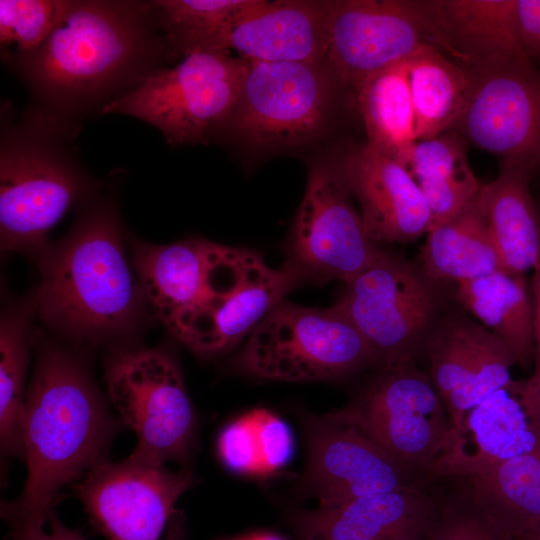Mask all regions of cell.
<instances>
[{
  "label": "cell",
  "mask_w": 540,
  "mask_h": 540,
  "mask_svg": "<svg viewBox=\"0 0 540 540\" xmlns=\"http://www.w3.org/2000/svg\"><path fill=\"white\" fill-rule=\"evenodd\" d=\"M157 24L151 2L69 1L49 36L17 64L53 111L74 112L156 70L167 46Z\"/></svg>",
  "instance_id": "obj_1"
},
{
  "label": "cell",
  "mask_w": 540,
  "mask_h": 540,
  "mask_svg": "<svg viewBox=\"0 0 540 540\" xmlns=\"http://www.w3.org/2000/svg\"><path fill=\"white\" fill-rule=\"evenodd\" d=\"M109 433L104 406L82 365L64 350H43L23 411L25 486L2 510L11 532L43 528L60 489L104 460Z\"/></svg>",
  "instance_id": "obj_2"
},
{
  "label": "cell",
  "mask_w": 540,
  "mask_h": 540,
  "mask_svg": "<svg viewBox=\"0 0 540 540\" xmlns=\"http://www.w3.org/2000/svg\"><path fill=\"white\" fill-rule=\"evenodd\" d=\"M35 305L39 316L67 336L99 341L124 335L146 298L124 255L114 212H89L41 260Z\"/></svg>",
  "instance_id": "obj_3"
},
{
  "label": "cell",
  "mask_w": 540,
  "mask_h": 540,
  "mask_svg": "<svg viewBox=\"0 0 540 540\" xmlns=\"http://www.w3.org/2000/svg\"><path fill=\"white\" fill-rule=\"evenodd\" d=\"M247 60L196 50L172 68H158L101 108L155 126L170 145L205 143L224 126L240 96Z\"/></svg>",
  "instance_id": "obj_4"
},
{
  "label": "cell",
  "mask_w": 540,
  "mask_h": 540,
  "mask_svg": "<svg viewBox=\"0 0 540 540\" xmlns=\"http://www.w3.org/2000/svg\"><path fill=\"white\" fill-rule=\"evenodd\" d=\"M375 365L370 347L335 305L273 307L249 334L234 366L256 378L310 382L340 378Z\"/></svg>",
  "instance_id": "obj_5"
},
{
  "label": "cell",
  "mask_w": 540,
  "mask_h": 540,
  "mask_svg": "<svg viewBox=\"0 0 540 540\" xmlns=\"http://www.w3.org/2000/svg\"><path fill=\"white\" fill-rule=\"evenodd\" d=\"M50 128L2 138L0 240L2 252H36L48 232L86 191L83 174Z\"/></svg>",
  "instance_id": "obj_6"
},
{
  "label": "cell",
  "mask_w": 540,
  "mask_h": 540,
  "mask_svg": "<svg viewBox=\"0 0 540 540\" xmlns=\"http://www.w3.org/2000/svg\"><path fill=\"white\" fill-rule=\"evenodd\" d=\"M300 285L293 272L268 266L255 251L217 244L199 296L168 329L196 354L217 356L248 337Z\"/></svg>",
  "instance_id": "obj_7"
},
{
  "label": "cell",
  "mask_w": 540,
  "mask_h": 540,
  "mask_svg": "<svg viewBox=\"0 0 540 540\" xmlns=\"http://www.w3.org/2000/svg\"><path fill=\"white\" fill-rule=\"evenodd\" d=\"M339 86L325 60H247L239 99L224 126L255 148L306 144L325 130Z\"/></svg>",
  "instance_id": "obj_8"
},
{
  "label": "cell",
  "mask_w": 540,
  "mask_h": 540,
  "mask_svg": "<svg viewBox=\"0 0 540 540\" xmlns=\"http://www.w3.org/2000/svg\"><path fill=\"white\" fill-rule=\"evenodd\" d=\"M333 414L431 479L453 430L429 374L414 360L380 368L356 398Z\"/></svg>",
  "instance_id": "obj_9"
},
{
  "label": "cell",
  "mask_w": 540,
  "mask_h": 540,
  "mask_svg": "<svg viewBox=\"0 0 540 540\" xmlns=\"http://www.w3.org/2000/svg\"><path fill=\"white\" fill-rule=\"evenodd\" d=\"M352 200L337 154L310 165L282 264L302 284L347 283L383 250L368 236Z\"/></svg>",
  "instance_id": "obj_10"
},
{
  "label": "cell",
  "mask_w": 540,
  "mask_h": 540,
  "mask_svg": "<svg viewBox=\"0 0 540 540\" xmlns=\"http://www.w3.org/2000/svg\"><path fill=\"white\" fill-rule=\"evenodd\" d=\"M106 381L111 402L137 437L130 457L159 465L186 462L195 417L172 355L159 349L119 351L109 360Z\"/></svg>",
  "instance_id": "obj_11"
},
{
  "label": "cell",
  "mask_w": 540,
  "mask_h": 540,
  "mask_svg": "<svg viewBox=\"0 0 540 540\" xmlns=\"http://www.w3.org/2000/svg\"><path fill=\"white\" fill-rule=\"evenodd\" d=\"M430 282L411 264L382 250L345 283L334 305L365 339L376 366L414 360L435 311Z\"/></svg>",
  "instance_id": "obj_12"
},
{
  "label": "cell",
  "mask_w": 540,
  "mask_h": 540,
  "mask_svg": "<svg viewBox=\"0 0 540 540\" xmlns=\"http://www.w3.org/2000/svg\"><path fill=\"white\" fill-rule=\"evenodd\" d=\"M466 70L469 87L453 127L502 164L539 167L540 71L530 60Z\"/></svg>",
  "instance_id": "obj_13"
},
{
  "label": "cell",
  "mask_w": 540,
  "mask_h": 540,
  "mask_svg": "<svg viewBox=\"0 0 540 540\" xmlns=\"http://www.w3.org/2000/svg\"><path fill=\"white\" fill-rule=\"evenodd\" d=\"M425 44L429 31L420 1H327L325 61L341 86L355 90Z\"/></svg>",
  "instance_id": "obj_14"
},
{
  "label": "cell",
  "mask_w": 540,
  "mask_h": 540,
  "mask_svg": "<svg viewBox=\"0 0 540 540\" xmlns=\"http://www.w3.org/2000/svg\"><path fill=\"white\" fill-rule=\"evenodd\" d=\"M194 483L189 471L174 472L129 456L92 467L78 495L91 523L107 540H160L176 501Z\"/></svg>",
  "instance_id": "obj_15"
},
{
  "label": "cell",
  "mask_w": 540,
  "mask_h": 540,
  "mask_svg": "<svg viewBox=\"0 0 540 540\" xmlns=\"http://www.w3.org/2000/svg\"><path fill=\"white\" fill-rule=\"evenodd\" d=\"M307 439V481L318 508L371 494L424 489L431 480L333 413L308 422Z\"/></svg>",
  "instance_id": "obj_16"
},
{
  "label": "cell",
  "mask_w": 540,
  "mask_h": 540,
  "mask_svg": "<svg viewBox=\"0 0 540 540\" xmlns=\"http://www.w3.org/2000/svg\"><path fill=\"white\" fill-rule=\"evenodd\" d=\"M346 185L377 244L411 242L432 225L426 200L408 170L367 142L337 154Z\"/></svg>",
  "instance_id": "obj_17"
},
{
  "label": "cell",
  "mask_w": 540,
  "mask_h": 540,
  "mask_svg": "<svg viewBox=\"0 0 540 540\" xmlns=\"http://www.w3.org/2000/svg\"><path fill=\"white\" fill-rule=\"evenodd\" d=\"M429 376L453 429L464 415L513 379L516 364L509 347L485 327L452 320L440 327L428 344Z\"/></svg>",
  "instance_id": "obj_18"
},
{
  "label": "cell",
  "mask_w": 540,
  "mask_h": 540,
  "mask_svg": "<svg viewBox=\"0 0 540 540\" xmlns=\"http://www.w3.org/2000/svg\"><path fill=\"white\" fill-rule=\"evenodd\" d=\"M520 381H512L471 408L452 430L433 478L467 479L525 454L540 444L520 399Z\"/></svg>",
  "instance_id": "obj_19"
},
{
  "label": "cell",
  "mask_w": 540,
  "mask_h": 540,
  "mask_svg": "<svg viewBox=\"0 0 540 540\" xmlns=\"http://www.w3.org/2000/svg\"><path fill=\"white\" fill-rule=\"evenodd\" d=\"M199 50H234L240 58L262 62L323 61L327 52V1H265Z\"/></svg>",
  "instance_id": "obj_20"
},
{
  "label": "cell",
  "mask_w": 540,
  "mask_h": 540,
  "mask_svg": "<svg viewBox=\"0 0 540 540\" xmlns=\"http://www.w3.org/2000/svg\"><path fill=\"white\" fill-rule=\"evenodd\" d=\"M430 44L465 69L529 60L521 45L517 0L421 1Z\"/></svg>",
  "instance_id": "obj_21"
},
{
  "label": "cell",
  "mask_w": 540,
  "mask_h": 540,
  "mask_svg": "<svg viewBox=\"0 0 540 540\" xmlns=\"http://www.w3.org/2000/svg\"><path fill=\"white\" fill-rule=\"evenodd\" d=\"M437 513L424 489L362 496L333 508L302 514L303 540H427Z\"/></svg>",
  "instance_id": "obj_22"
},
{
  "label": "cell",
  "mask_w": 540,
  "mask_h": 540,
  "mask_svg": "<svg viewBox=\"0 0 540 540\" xmlns=\"http://www.w3.org/2000/svg\"><path fill=\"white\" fill-rule=\"evenodd\" d=\"M216 247L200 238L134 245L133 268L149 306L167 328L196 301Z\"/></svg>",
  "instance_id": "obj_23"
},
{
  "label": "cell",
  "mask_w": 540,
  "mask_h": 540,
  "mask_svg": "<svg viewBox=\"0 0 540 540\" xmlns=\"http://www.w3.org/2000/svg\"><path fill=\"white\" fill-rule=\"evenodd\" d=\"M530 172L502 164L481 187L479 201L503 270L524 275L540 266V211L529 188Z\"/></svg>",
  "instance_id": "obj_24"
},
{
  "label": "cell",
  "mask_w": 540,
  "mask_h": 540,
  "mask_svg": "<svg viewBox=\"0 0 540 540\" xmlns=\"http://www.w3.org/2000/svg\"><path fill=\"white\" fill-rule=\"evenodd\" d=\"M455 298L509 347L516 364L531 366L534 313L524 275L500 269L459 283Z\"/></svg>",
  "instance_id": "obj_25"
},
{
  "label": "cell",
  "mask_w": 540,
  "mask_h": 540,
  "mask_svg": "<svg viewBox=\"0 0 540 540\" xmlns=\"http://www.w3.org/2000/svg\"><path fill=\"white\" fill-rule=\"evenodd\" d=\"M420 260L430 281L459 284L502 269L479 194L459 215L428 231Z\"/></svg>",
  "instance_id": "obj_26"
},
{
  "label": "cell",
  "mask_w": 540,
  "mask_h": 540,
  "mask_svg": "<svg viewBox=\"0 0 540 540\" xmlns=\"http://www.w3.org/2000/svg\"><path fill=\"white\" fill-rule=\"evenodd\" d=\"M457 481L515 540L540 527V444L485 473Z\"/></svg>",
  "instance_id": "obj_27"
},
{
  "label": "cell",
  "mask_w": 540,
  "mask_h": 540,
  "mask_svg": "<svg viewBox=\"0 0 540 540\" xmlns=\"http://www.w3.org/2000/svg\"><path fill=\"white\" fill-rule=\"evenodd\" d=\"M405 60L370 76L354 92L367 143L406 168L418 138Z\"/></svg>",
  "instance_id": "obj_28"
},
{
  "label": "cell",
  "mask_w": 540,
  "mask_h": 540,
  "mask_svg": "<svg viewBox=\"0 0 540 540\" xmlns=\"http://www.w3.org/2000/svg\"><path fill=\"white\" fill-rule=\"evenodd\" d=\"M418 140L443 134L456 123L468 91L465 68L431 44L406 60Z\"/></svg>",
  "instance_id": "obj_29"
},
{
  "label": "cell",
  "mask_w": 540,
  "mask_h": 540,
  "mask_svg": "<svg viewBox=\"0 0 540 540\" xmlns=\"http://www.w3.org/2000/svg\"><path fill=\"white\" fill-rule=\"evenodd\" d=\"M265 1L159 0L151 3L167 45L184 56L256 11Z\"/></svg>",
  "instance_id": "obj_30"
},
{
  "label": "cell",
  "mask_w": 540,
  "mask_h": 540,
  "mask_svg": "<svg viewBox=\"0 0 540 540\" xmlns=\"http://www.w3.org/2000/svg\"><path fill=\"white\" fill-rule=\"evenodd\" d=\"M27 309L4 313L0 324V437L2 449L23 457L24 386L28 367Z\"/></svg>",
  "instance_id": "obj_31"
},
{
  "label": "cell",
  "mask_w": 540,
  "mask_h": 540,
  "mask_svg": "<svg viewBox=\"0 0 540 540\" xmlns=\"http://www.w3.org/2000/svg\"><path fill=\"white\" fill-rule=\"evenodd\" d=\"M69 1L1 0L0 43L17 60L33 52L52 32Z\"/></svg>",
  "instance_id": "obj_32"
},
{
  "label": "cell",
  "mask_w": 540,
  "mask_h": 540,
  "mask_svg": "<svg viewBox=\"0 0 540 540\" xmlns=\"http://www.w3.org/2000/svg\"><path fill=\"white\" fill-rule=\"evenodd\" d=\"M435 499L437 513L427 540H515L460 483L455 492Z\"/></svg>",
  "instance_id": "obj_33"
},
{
  "label": "cell",
  "mask_w": 540,
  "mask_h": 540,
  "mask_svg": "<svg viewBox=\"0 0 540 540\" xmlns=\"http://www.w3.org/2000/svg\"><path fill=\"white\" fill-rule=\"evenodd\" d=\"M406 169L416 183L452 177L471 171L462 142L444 133L418 140L410 153Z\"/></svg>",
  "instance_id": "obj_34"
},
{
  "label": "cell",
  "mask_w": 540,
  "mask_h": 540,
  "mask_svg": "<svg viewBox=\"0 0 540 540\" xmlns=\"http://www.w3.org/2000/svg\"><path fill=\"white\" fill-rule=\"evenodd\" d=\"M220 457L236 473H263L253 413L228 424L218 439Z\"/></svg>",
  "instance_id": "obj_35"
},
{
  "label": "cell",
  "mask_w": 540,
  "mask_h": 540,
  "mask_svg": "<svg viewBox=\"0 0 540 540\" xmlns=\"http://www.w3.org/2000/svg\"><path fill=\"white\" fill-rule=\"evenodd\" d=\"M263 473L275 471L290 460L293 436L288 425L265 410L253 411Z\"/></svg>",
  "instance_id": "obj_36"
},
{
  "label": "cell",
  "mask_w": 540,
  "mask_h": 540,
  "mask_svg": "<svg viewBox=\"0 0 540 540\" xmlns=\"http://www.w3.org/2000/svg\"><path fill=\"white\" fill-rule=\"evenodd\" d=\"M534 313L533 371L520 381V399L536 430L540 433V266L534 270L531 280Z\"/></svg>",
  "instance_id": "obj_37"
},
{
  "label": "cell",
  "mask_w": 540,
  "mask_h": 540,
  "mask_svg": "<svg viewBox=\"0 0 540 540\" xmlns=\"http://www.w3.org/2000/svg\"><path fill=\"white\" fill-rule=\"evenodd\" d=\"M517 22L525 54L540 66V0H517Z\"/></svg>",
  "instance_id": "obj_38"
},
{
  "label": "cell",
  "mask_w": 540,
  "mask_h": 540,
  "mask_svg": "<svg viewBox=\"0 0 540 540\" xmlns=\"http://www.w3.org/2000/svg\"><path fill=\"white\" fill-rule=\"evenodd\" d=\"M50 529L43 528L23 532H10L8 540H86L76 529L66 527L52 512L48 522Z\"/></svg>",
  "instance_id": "obj_39"
},
{
  "label": "cell",
  "mask_w": 540,
  "mask_h": 540,
  "mask_svg": "<svg viewBox=\"0 0 540 540\" xmlns=\"http://www.w3.org/2000/svg\"><path fill=\"white\" fill-rule=\"evenodd\" d=\"M166 540H187L186 518L182 510L176 509L166 528Z\"/></svg>",
  "instance_id": "obj_40"
},
{
  "label": "cell",
  "mask_w": 540,
  "mask_h": 540,
  "mask_svg": "<svg viewBox=\"0 0 540 540\" xmlns=\"http://www.w3.org/2000/svg\"><path fill=\"white\" fill-rule=\"evenodd\" d=\"M519 540H540V527L521 537Z\"/></svg>",
  "instance_id": "obj_41"
}]
</instances>
